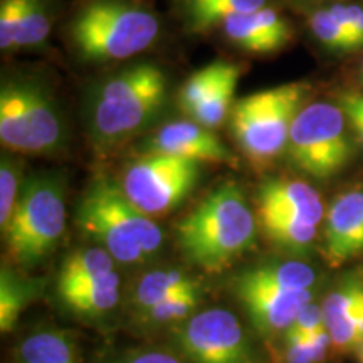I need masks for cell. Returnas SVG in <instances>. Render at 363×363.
<instances>
[{
	"mask_svg": "<svg viewBox=\"0 0 363 363\" xmlns=\"http://www.w3.org/2000/svg\"><path fill=\"white\" fill-rule=\"evenodd\" d=\"M175 234L192 264L220 272L252 247L256 219L239 185L224 182L177 224Z\"/></svg>",
	"mask_w": 363,
	"mask_h": 363,
	"instance_id": "1",
	"label": "cell"
},
{
	"mask_svg": "<svg viewBox=\"0 0 363 363\" xmlns=\"http://www.w3.org/2000/svg\"><path fill=\"white\" fill-rule=\"evenodd\" d=\"M167 76L157 65L138 62L106 79L91 98L89 135L99 148H110L138 133L162 111Z\"/></svg>",
	"mask_w": 363,
	"mask_h": 363,
	"instance_id": "2",
	"label": "cell"
},
{
	"mask_svg": "<svg viewBox=\"0 0 363 363\" xmlns=\"http://www.w3.org/2000/svg\"><path fill=\"white\" fill-rule=\"evenodd\" d=\"M76 222L86 235L121 264L143 262L162 246V230L135 207L121 185L99 179L81 197Z\"/></svg>",
	"mask_w": 363,
	"mask_h": 363,
	"instance_id": "3",
	"label": "cell"
},
{
	"mask_svg": "<svg viewBox=\"0 0 363 363\" xmlns=\"http://www.w3.org/2000/svg\"><path fill=\"white\" fill-rule=\"evenodd\" d=\"M160 33L158 17L130 0H91L69 24L86 61H121L143 52Z\"/></svg>",
	"mask_w": 363,
	"mask_h": 363,
	"instance_id": "4",
	"label": "cell"
},
{
	"mask_svg": "<svg viewBox=\"0 0 363 363\" xmlns=\"http://www.w3.org/2000/svg\"><path fill=\"white\" fill-rule=\"evenodd\" d=\"M66 229V189L61 177L35 174L24 180L4 233L9 256L33 266L56 247Z\"/></svg>",
	"mask_w": 363,
	"mask_h": 363,
	"instance_id": "5",
	"label": "cell"
},
{
	"mask_svg": "<svg viewBox=\"0 0 363 363\" xmlns=\"http://www.w3.org/2000/svg\"><path fill=\"white\" fill-rule=\"evenodd\" d=\"M308 94L306 83H293L259 91L234 104L233 131L247 158L262 165L288 147L293 120Z\"/></svg>",
	"mask_w": 363,
	"mask_h": 363,
	"instance_id": "6",
	"label": "cell"
},
{
	"mask_svg": "<svg viewBox=\"0 0 363 363\" xmlns=\"http://www.w3.org/2000/svg\"><path fill=\"white\" fill-rule=\"evenodd\" d=\"M347 115L338 103L315 101L294 116L288 138V152L298 170L330 179L350 162L352 140Z\"/></svg>",
	"mask_w": 363,
	"mask_h": 363,
	"instance_id": "7",
	"label": "cell"
},
{
	"mask_svg": "<svg viewBox=\"0 0 363 363\" xmlns=\"http://www.w3.org/2000/svg\"><path fill=\"white\" fill-rule=\"evenodd\" d=\"M201 177V163L147 152L126 167L121 190L147 216H162L187 199Z\"/></svg>",
	"mask_w": 363,
	"mask_h": 363,
	"instance_id": "8",
	"label": "cell"
},
{
	"mask_svg": "<svg viewBox=\"0 0 363 363\" xmlns=\"http://www.w3.org/2000/svg\"><path fill=\"white\" fill-rule=\"evenodd\" d=\"M179 342L182 352L194 363H254L239 320L222 308L190 316Z\"/></svg>",
	"mask_w": 363,
	"mask_h": 363,
	"instance_id": "9",
	"label": "cell"
},
{
	"mask_svg": "<svg viewBox=\"0 0 363 363\" xmlns=\"http://www.w3.org/2000/svg\"><path fill=\"white\" fill-rule=\"evenodd\" d=\"M363 254V187L340 194L325 214L323 256L331 267Z\"/></svg>",
	"mask_w": 363,
	"mask_h": 363,
	"instance_id": "10",
	"label": "cell"
},
{
	"mask_svg": "<svg viewBox=\"0 0 363 363\" xmlns=\"http://www.w3.org/2000/svg\"><path fill=\"white\" fill-rule=\"evenodd\" d=\"M147 152L165 153L194 162L238 165L229 148L212 133L211 128L197 121H172L162 126L155 136L148 140Z\"/></svg>",
	"mask_w": 363,
	"mask_h": 363,
	"instance_id": "11",
	"label": "cell"
},
{
	"mask_svg": "<svg viewBox=\"0 0 363 363\" xmlns=\"http://www.w3.org/2000/svg\"><path fill=\"white\" fill-rule=\"evenodd\" d=\"M235 291L254 326L261 333H276L286 331L291 326L298 311L311 301V289H279L269 286H259L239 278Z\"/></svg>",
	"mask_w": 363,
	"mask_h": 363,
	"instance_id": "12",
	"label": "cell"
},
{
	"mask_svg": "<svg viewBox=\"0 0 363 363\" xmlns=\"http://www.w3.org/2000/svg\"><path fill=\"white\" fill-rule=\"evenodd\" d=\"M257 214H283L320 225L325 219V206L315 187L303 180L278 179L259 185L256 194Z\"/></svg>",
	"mask_w": 363,
	"mask_h": 363,
	"instance_id": "13",
	"label": "cell"
},
{
	"mask_svg": "<svg viewBox=\"0 0 363 363\" xmlns=\"http://www.w3.org/2000/svg\"><path fill=\"white\" fill-rule=\"evenodd\" d=\"M24 83L27 126H29L30 153H52L65 143V125L56 103L43 84L33 79Z\"/></svg>",
	"mask_w": 363,
	"mask_h": 363,
	"instance_id": "14",
	"label": "cell"
},
{
	"mask_svg": "<svg viewBox=\"0 0 363 363\" xmlns=\"http://www.w3.org/2000/svg\"><path fill=\"white\" fill-rule=\"evenodd\" d=\"M120 276L115 269L103 274L57 286V296L74 313L99 316L111 311L120 301Z\"/></svg>",
	"mask_w": 363,
	"mask_h": 363,
	"instance_id": "15",
	"label": "cell"
},
{
	"mask_svg": "<svg viewBox=\"0 0 363 363\" xmlns=\"http://www.w3.org/2000/svg\"><path fill=\"white\" fill-rule=\"evenodd\" d=\"M0 140L9 150L30 153L22 79H4L0 88Z\"/></svg>",
	"mask_w": 363,
	"mask_h": 363,
	"instance_id": "16",
	"label": "cell"
},
{
	"mask_svg": "<svg viewBox=\"0 0 363 363\" xmlns=\"http://www.w3.org/2000/svg\"><path fill=\"white\" fill-rule=\"evenodd\" d=\"M19 363H79L74 338L62 330H39L30 333L17 350Z\"/></svg>",
	"mask_w": 363,
	"mask_h": 363,
	"instance_id": "17",
	"label": "cell"
},
{
	"mask_svg": "<svg viewBox=\"0 0 363 363\" xmlns=\"http://www.w3.org/2000/svg\"><path fill=\"white\" fill-rule=\"evenodd\" d=\"M39 281L24 279L9 267L0 271V330L9 333L13 330L22 311L38 294Z\"/></svg>",
	"mask_w": 363,
	"mask_h": 363,
	"instance_id": "18",
	"label": "cell"
},
{
	"mask_svg": "<svg viewBox=\"0 0 363 363\" xmlns=\"http://www.w3.org/2000/svg\"><path fill=\"white\" fill-rule=\"evenodd\" d=\"M240 278L259 286L301 291V289H311V286L316 281V274L313 267L305 264V262L286 261L278 262V264L274 262V264L257 266L244 272Z\"/></svg>",
	"mask_w": 363,
	"mask_h": 363,
	"instance_id": "19",
	"label": "cell"
},
{
	"mask_svg": "<svg viewBox=\"0 0 363 363\" xmlns=\"http://www.w3.org/2000/svg\"><path fill=\"white\" fill-rule=\"evenodd\" d=\"M257 216H259L261 225L267 238L288 251L305 252L315 244L318 225L296 219V217L271 214V212Z\"/></svg>",
	"mask_w": 363,
	"mask_h": 363,
	"instance_id": "20",
	"label": "cell"
},
{
	"mask_svg": "<svg viewBox=\"0 0 363 363\" xmlns=\"http://www.w3.org/2000/svg\"><path fill=\"white\" fill-rule=\"evenodd\" d=\"M194 288H199V283L185 272L177 269L152 271L136 284L135 303L140 310L147 311L172 294Z\"/></svg>",
	"mask_w": 363,
	"mask_h": 363,
	"instance_id": "21",
	"label": "cell"
},
{
	"mask_svg": "<svg viewBox=\"0 0 363 363\" xmlns=\"http://www.w3.org/2000/svg\"><path fill=\"white\" fill-rule=\"evenodd\" d=\"M240 71L235 65H229L225 74L222 76L219 84L216 86L208 96L194 106L192 110L187 111V115L192 118L194 121L201 123L207 128H216L222 121L225 120L227 113L230 110V104H233V98L238 88Z\"/></svg>",
	"mask_w": 363,
	"mask_h": 363,
	"instance_id": "22",
	"label": "cell"
},
{
	"mask_svg": "<svg viewBox=\"0 0 363 363\" xmlns=\"http://www.w3.org/2000/svg\"><path fill=\"white\" fill-rule=\"evenodd\" d=\"M308 26L318 43L331 52L350 54L363 48L362 40L340 22L328 7L315 9L308 16Z\"/></svg>",
	"mask_w": 363,
	"mask_h": 363,
	"instance_id": "23",
	"label": "cell"
},
{
	"mask_svg": "<svg viewBox=\"0 0 363 363\" xmlns=\"http://www.w3.org/2000/svg\"><path fill=\"white\" fill-rule=\"evenodd\" d=\"M115 259L103 247H86L71 252L62 262L57 274V286L69 284L74 281L103 274L115 269Z\"/></svg>",
	"mask_w": 363,
	"mask_h": 363,
	"instance_id": "24",
	"label": "cell"
},
{
	"mask_svg": "<svg viewBox=\"0 0 363 363\" xmlns=\"http://www.w3.org/2000/svg\"><path fill=\"white\" fill-rule=\"evenodd\" d=\"M323 315L326 328H333L343 321L352 320L363 313V281H345L325 298Z\"/></svg>",
	"mask_w": 363,
	"mask_h": 363,
	"instance_id": "25",
	"label": "cell"
},
{
	"mask_svg": "<svg viewBox=\"0 0 363 363\" xmlns=\"http://www.w3.org/2000/svg\"><path fill=\"white\" fill-rule=\"evenodd\" d=\"M266 2L267 0H216L207 6L187 11L189 26L192 30H206L233 16L256 12L257 9L264 7Z\"/></svg>",
	"mask_w": 363,
	"mask_h": 363,
	"instance_id": "26",
	"label": "cell"
},
{
	"mask_svg": "<svg viewBox=\"0 0 363 363\" xmlns=\"http://www.w3.org/2000/svg\"><path fill=\"white\" fill-rule=\"evenodd\" d=\"M222 27H224V33L230 43H234L246 52L271 54L281 49L274 40L267 38L256 26L251 13H240V16L229 17V19L222 22Z\"/></svg>",
	"mask_w": 363,
	"mask_h": 363,
	"instance_id": "27",
	"label": "cell"
},
{
	"mask_svg": "<svg viewBox=\"0 0 363 363\" xmlns=\"http://www.w3.org/2000/svg\"><path fill=\"white\" fill-rule=\"evenodd\" d=\"M230 62L217 61L211 62V65L202 67V69L195 71L190 78L185 81V84L180 89V106L185 113L192 110L194 106H197L199 103L203 101L208 94L214 91V88L219 84L222 76L225 74L227 67Z\"/></svg>",
	"mask_w": 363,
	"mask_h": 363,
	"instance_id": "28",
	"label": "cell"
},
{
	"mask_svg": "<svg viewBox=\"0 0 363 363\" xmlns=\"http://www.w3.org/2000/svg\"><path fill=\"white\" fill-rule=\"evenodd\" d=\"M49 33H51V19L44 0H24L16 49L38 48L45 43Z\"/></svg>",
	"mask_w": 363,
	"mask_h": 363,
	"instance_id": "29",
	"label": "cell"
},
{
	"mask_svg": "<svg viewBox=\"0 0 363 363\" xmlns=\"http://www.w3.org/2000/svg\"><path fill=\"white\" fill-rule=\"evenodd\" d=\"M22 163L11 155L0 162V227L6 229L22 190Z\"/></svg>",
	"mask_w": 363,
	"mask_h": 363,
	"instance_id": "30",
	"label": "cell"
},
{
	"mask_svg": "<svg viewBox=\"0 0 363 363\" xmlns=\"http://www.w3.org/2000/svg\"><path fill=\"white\" fill-rule=\"evenodd\" d=\"M199 301V288L184 289L145 311L152 323H175L195 315Z\"/></svg>",
	"mask_w": 363,
	"mask_h": 363,
	"instance_id": "31",
	"label": "cell"
},
{
	"mask_svg": "<svg viewBox=\"0 0 363 363\" xmlns=\"http://www.w3.org/2000/svg\"><path fill=\"white\" fill-rule=\"evenodd\" d=\"M323 330H328L325 323L323 308L310 301L298 311L291 326L286 330V342L306 343Z\"/></svg>",
	"mask_w": 363,
	"mask_h": 363,
	"instance_id": "32",
	"label": "cell"
},
{
	"mask_svg": "<svg viewBox=\"0 0 363 363\" xmlns=\"http://www.w3.org/2000/svg\"><path fill=\"white\" fill-rule=\"evenodd\" d=\"M331 347L330 331L323 330L306 343L286 342V363H320Z\"/></svg>",
	"mask_w": 363,
	"mask_h": 363,
	"instance_id": "33",
	"label": "cell"
},
{
	"mask_svg": "<svg viewBox=\"0 0 363 363\" xmlns=\"http://www.w3.org/2000/svg\"><path fill=\"white\" fill-rule=\"evenodd\" d=\"M252 21L256 22V26L264 33L267 38H271L281 49L284 48L289 40L293 39L291 27L288 22L284 21V17L281 16L278 11L271 7H261L256 12H251Z\"/></svg>",
	"mask_w": 363,
	"mask_h": 363,
	"instance_id": "34",
	"label": "cell"
},
{
	"mask_svg": "<svg viewBox=\"0 0 363 363\" xmlns=\"http://www.w3.org/2000/svg\"><path fill=\"white\" fill-rule=\"evenodd\" d=\"M24 0H2L0 6V48L12 51L17 45Z\"/></svg>",
	"mask_w": 363,
	"mask_h": 363,
	"instance_id": "35",
	"label": "cell"
},
{
	"mask_svg": "<svg viewBox=\"0 0 363 363\" xmlns=\"http://www.w3.org/2000/svg\"><path fill=\"white\" fill-rule=\"evenodd\" d=\"M338 106L342 108L347 120L350 121L353 131L363 145V94L358 93H342L338 96Z\"/></svg>",
	"mask_w": 363,
	"mask_h": 363,
	"instance_id": "36",
	"label": "cell"
},
{
	"mask_svg": "<svg viewBox=\"0 0 363 363\" xmlns=\"http://www.w3.org/2000/svg\"><path fill=\"white\" fill-rule=\"evenodd\" d=\"M328 9L363 44V6L360 4H333V6H328Z\"/></svg>",
	"mask_w": 363,
	"mask_h": 363,
	"instance_id": "37",
	"label": "cell"
},
{
	"mask_svg": "<svg viewBox=\"0 0 363 363\" xmlns=\"http://www.w3.org/2000/svg\"><path fill=\"white\" fill-rule=\"evenodd\" d=\"M123 363H182V362L174 355H170V353L143 352V353H136V355H131L130 358H126Z\"/></svg>",
	"mask_w": 363,
	"mask_h": 363,
	"instance_id": "38",
	"label": "cell"
},
{
	"mask_svg": "<svg viewBox=\"0 0 363 363\" xmlns=\"http://www.w3.org/2000/svg\"><path fill=\"white\" fill-rule=\"evenodd\" d=\"M184 2H185V6H187V11H190V9L207 6V4L216 2V0H184Z\"/></svg>",
	"mask_w": 363,
	"mask_h": 363,
	"instance_id": "39",
	"label": "cell"
},
{
	"mask_svg": "<svg viewBox=\"0 0 363 363\" xmlns=\"http://www.w3.org/2000/svg\"><path fill=\"white\" fill-rule=\"evenodd\" d=\"M357 357H358V363H363V343L360 345V348L357 350Z\"/></svg>",
	"mask_w": 363,
	"mask_h": 363,
	"instance_id": "40",
	"label": "cell"
},
{
	"mask_svg": "<svg viewBox=\"0 0 363 363\" xmlns=\"http://www.w3.org/2000/svg\"><path fill=\"white\" fill-rule=\"evenodd\" d=\"M360 76H362V81H363V59H362V66H360Z\"/></svg>",
	"mask_w": 363,
	"mask_h": 363,
	"instance_id": "41",
	"label": "cell"
}]
</instances>
